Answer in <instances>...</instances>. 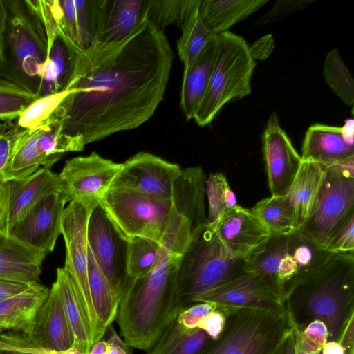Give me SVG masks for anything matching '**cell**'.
Listing matches in <instances>:
<instances>
[{
  "instance_id": "cell-1",
  "label": "cell",
  "mask_w": 354,
  "mask_h": 354,
  "mask_svg": "<svg viewBox=\"0 0 354 354\" xmlns=\"http://www.w3.org/2000/svg\"><path fill=\"white\" fill-rule=\"evenodd\" d=\"M71 55L69 93L54 114L64 134L85 145L147 122L163 100L174 60L163 30L146 15L122 40L95 41Z\"/></svg>"
},
{
  "instance_id": "cell-2",
  "label": "cell",
  "mask_w": 354,
  "mask_h": 354,
  "mask_svg": "<svg viewBox=\"0 0 354 354\" xmlns=\"http://www.w3.org/2000/svg\"><path fill=\"white\" fill-rule=\"evenodd\" d=\"M183 253L164 239L153 268L128 281L115 320L124 342L131 348L149 350L180 313L177 277Z\"/></svg>"
},
{
  "instance_id": "cell-3",
  "label": "cell",
  "mask_w": 354,
  "mask_h": 354,
  "mask_svg": "<svg viewBox=\"0 0 354 354\" xmlns=\"http://www.w3.org/2000/svg\"><path fill=\"white\" fill-rule=\"evenodd\" d=\"M285 306L295 329L301 330L319 319L328 328V341L337 340L354 317L353 252L334 253L317 270L288 290Z\"/></svg>"
},
{
  "instance_id": "cell-4",
  "label": "cell",
  "mask_w": 354,
  "mask_h": 354,
  "mask_svg": "<svg viewBox=\"0 0 354 354\" xmlns=\"http://www.w3.org/2000/svg\"><path fill=\"white\" fill-rule=\"evenodd\" d=\"M0 77L39 97L48 56L44 26L30 0H4Z\"/></svg>"
},
{
  "instance_id": "cell-5",
  "label": "cell",
  "mask_w": 354,
  "mask_h": 354,
  "mask_svg": "<svg viewBox=\"0 0 354 354\" xmlns=\"http://www.w3.org/2000/svg\"><path fill=\"white\" fill-rule=\"evenodd\" d=\"M333 254L299 230L270 234L245 258L244 270L257 276L285 302L288 290L317 270Z\"/></svg>"
},
{
  "instance_id": "cell-6",
  "label": "cell",
  "mask_w": 354,
  "mask_h": 354,
  "mask_svg": "<svg viewBox=\"0 0 354 354\" xmlns=\"http://www.w3.org/2000/svg\"><path fill=\"white\" fill-rule=\"evenodd\" d=\"M245 259L223 245L207 224L194 234L182 255L177 277L180 312L194 299L234 278L244 270Z\"/></svg>"
},
{
  "instance_id": "cell-7",
  "label": "cell",
  "mask_w": 354,
  "mask_h": 354,
  "mask_svg": "<svg viewBox=\"0 0 354 354\" xmlns=\"http://www.w3.org/2000/svg\"><path fill=\"white\" fill-rule=\"evenodd\" d=\"M255 65L243 37L228 30L218 34L216 54L208 85L193 118L198 126L210 124L229 102L251 93Z\"/></svg>"
},
{
  "instance_id": "cell-8",
  "label": "cell",
  "mask_w": 354,
  "mask_h": 354,
  "mask_svg": "<svg viewBox=\"0 0 354 354\" xmlns=\"http://www.w3.org/2000/svg\"><path fill=\"white\" fill-rule=\"evenodd\" d=\"M223 307L224 329L201 354H272L292 328L286 308L266 311Z\"/></svg>"
},
{
  "instance_id": "cell-9",
  "label": "cell",
  "mask_w": 354,
  "mask_h": 354,
  "mask_svg": "<svg viewBox=\"0 0 354 354\" xmlns=\"http://www.w3.org/2000/svg\"><path fill=\"white\" fill-rule=\"evenodd\" d=\"M323 167L324 176L312 212L298 230L327 248L337 231L354 215V158Z\"/></svg>"
},
{
  "instance_id": "cell-10",
  "label": "cell",
  "mask_w": 354,
  "mask_h": 354,
  "mask_svg": "<svg viewBox=\"0 0 354 354\" xmlns=\"http://www.w3.org/2000/svg\"><path fill=\"white\" fill-rule=\"evenodd\" d=\"M99 204L128 240L139 236L161 245L174 212L171 200L129 189H109Z\"/></svg>"
},
{
  "instance_id": "cell-11",
  "label": "cell",
  "mask_w": 354,
  "mask_h": 354,
  "mask_svg": "<svg viewBox=\"0 0 354 354\" xmlns=\"http://www.w3.org/2000/svg\"><path fill=\"white\" fill-rule=\"evenodd\" d=\"M99 204L95 201H72L64 210L61 230L66 246L64 268L72 276L77 288L93 344L102 339L89 290L87 229L90 216Z\"/></svg>"
},
{
  "instance_id": "cell-12",
  "label": "cell",
  "mask_w": 354,
  "mask_h": 354,
  "mask_svg": "<svg viewBox=\"0 0 354 354\" xmlns=\"http://www.w3.org/2000/svg\"><path fill=\"white\" fill-rule=\"evenodd\" d=\"M30 3L42 21L47 40L59 35L71 53L87 49L95 41L98 0H43Z\"/></svg>"
},
{
  "instance_id": "cell-13",
  "label": "cell",
  "mask_w": 354,
  "mask_h": 354,
  "mask_svg": "<svg viewBox=\"0 0 354 354\" xmlns=\"http://www.w3.org/2000/svg\"><path fill=\"white\" fill-rule=\"evenodd\" d=\"M87 238L93 258L120 301L131 279L127 274L129 240L118 231L100 204L90 216Z\"/></svg>"
},
{
  "instance_id": "cell-14",
  "label": "cell",
  "mask_w": 354,
  "mask_h": 354,
  "mask_svg": "<svg viewBox=\"0 0 354 354\" xmlns=\"http://www.w3.org/2000/svg\"><path fill=\"white\" fill-rule=\"evenodd\" d=\"M122 163L104 158L96 152L66 161L58 174L60 186L68 202L95 201L110 189L120 172Z\"/></svg>"
},
{
  "instance_id": "cell-15",
  "label": "cell",
  "mask_w": 354,
  "mask_h": 354,
  "mask_svg": "<svg viewBox=\"0 0 354 354\" xmlns=\"http://www.w3.org/2000/svg\"><path fill=\"white\" fill-rule=\"evenodd\" d=\"M179 165L148 152H139L122 163L110 189H129L158 198L171 200Z\"/></svg>"
},
{
  "instance_id": "cell-16",
  "label": "cell",
  "mask_w": 354,
  "mask_h": 354,
  "mask_svg": "<svg viewBox=\"0 0 354 354\" xmlns=\"http://www.w3.org/2000/svg\"><path fill=\"white\" fill-rule=\"evenodd\" d=\"M19 333L31 346L48 353H61L74 347L75 336L55 283L25 330Z\"/></svg>"
},
{
  "instance_id": "cell-17",
  "label": "cell",
  "mask_w": 354,
  "mask_h": 354,
  "mask_svg": "<svg viewBox=\"0 0 354 354\" xmlns=\"http://www.w3.org/2000/svg\"><path fill=\"white\" fill-rule=\"evenodd\" d=\"M68 202L62 189L50 192L40 199L8 234L21 243L48 254L54 250L62 234L64 205Z\"/></svg>"
},
{
  "instance_id": "cell-18",
  "label": "cell",
  "mask_w": 354,
  "mask_h": 354,
  "mask_svg": "<svg viewBox=\"0 0 354 354\" xmlns=\"http://www.w3.org/2000/svg\"><path fill=\"white\" fill-rule=\"evenodd\" d=\"M263 155L272 196H286L302 164L288 136L273 113L263 135Z\"/></svg>"
},
{
  "instance_id": "cell-19",
  "label": "cell",
  "mask_w": 354,
  "mask_h": 354,
  "mask_svg": "<svg viewBox=\"0 0 354 354\" xmlns=\"http://www.w3.org/2000/svg\"><path fill=\"white\" fill-rule=\"evenodd\" d=\"M197 302L266 311L286 309L283 300L273 294L257 276L244 270L223 284L196 297L194 304Z\"/></svg>"
},
{
  "instance_id": "cell-20",
  "label": "cell",
  "mask_w": 354,
  "mask_h": 354,
  "mask_svg": "<svg viewBox=\"0 0 354 354\" xmlns=\"http://www.w3.org/2000/svg\"><path fill=\"white\" fill-rule=\"evenodd\" d=\"M214 228L225 248L244 259L271 234L250 209L239 205L229 208Z\"/></svg>"
},
{
  "instance_id": "cell-21",
  "label": "cell",
  "mask_w": 354,
  "mask_h": 354,
  "mask_svg": "<svg viewBox=\"0 0 354 354\" xmlns=\"http://www.w3.org/2000/svg\"><path fill=\"white\" fill-rule=\"evenodd\" d=\"M206 180L201 167H192L181 169L173 185L174 210L189 223L192 234L207 224L205 211Z\"/></svg>"
},
{
  "instance_id": "cell-22",
  "label": "cell",
  "mask_w": 354,
  "mask_h": 354,
  "mask_svg": "<svg viewBox=\"0 0 354 354\" xmlns=\"http://www.w3.org/2000/svg\"><path fill=\"white\" fill-rule=\"evenodd\" d=\"M145 8L146 0H98L95 41L125 38L145 16Z\"/></svg>"
},
{
  "instance_id": "cell-23",
  "label": "cell",
  "mask_w": 354,
  "mask_h": 354,
  "mask_svg": "<svg viewBox=\"0 0 354 354\" xmlns=\"http://www.w3.org/2000/svg\"><path fill=\"white\" fill-rule=\"evenodd\" d=\"M7 182L9 189L7 234L40 199L61 189L58 174L42 167L26 177Z\"/></svg>"
},
{
  "instance_id": "cell-24",
  "label": "cell",
  "mask_w": 354,
  "mask_h": 354,
  "mask_svg": "<svg viewBox=\"0 0 354 354\" xmlns=\"http://www.w3.org/2000/svg\"><path fill=\"white\" fill-rule=\"evenodd\" d=\"M301 158L302 161L331 166L354 158V147L344 141L340 127L314 124L306 132Z\"/></svg>"
},
{
  "instance_id": "cell-25",
  "label": "cell",
  "mask_w": 354,
  "mask_h": 354,
  "mask_svg": "<svg viewBox=\"0 0 354 354\" xmlns=\"http://www.w3.org/2000/svg\"><path fill=\"white\" fill-rule=\"evenodd\" d=\"M42 127L35 129H21L12 146L5 170V181L26 177L41 167L50 169L58 160L46 157L40 151L39 138Z\"/></svg>"
},
{
  "instance_id": "cell-26",
  "label": "cell",
  "mask_w": 354,
  "mask_h": 354,
  "mask_svg": "<svg viewBox=\"0 0 354 354\" xmlns=\"http://www.w3.org/2000/svg\"><path fill=\"white\" fill-rule=\"evenodd\" d=\"M216 50L217 38L203 50L192 66L183 74L180 103L187 120L194 118L206 91Z\"/></svg>"
},
{
  "instance_id": "cell-27",
  "label": "cell",
  "mask_w": 354,
  "mask_h": 354,
  "mask_svg": "<svg viewBox=\"0 0 354 354\" xmlns=\"http://www.w3.org/2000/svg\"><path fill=\"white\" fill-rule=\"evenodd\" d=\"M324 172L325 169L322 165L302 161L299 172L286 194L294 211L296 230L305 223L312 212Z\"/></svg>"
},
{
  "instance_id": "cell-28",
  "label": "cell",
  "mask_w": 354,
  "mask_h": 354,
  "mask_svg": "<svg viewBox=\"0 0 354 354\" xmlns=\"http://www.w3.org/2000/svg\"><path fill=\"white\" fill-rule=\"evenodd\" d=\"M266 3V0H201L199 10L207 27L218 35L227 31Z\"/></svg>"
},
{
  "instance_id": "cell-29",
  "label": "cell",
  "mask_w": 354,
  "mask_h": 354,
  "mask_svg": "<svg viewBox=\"0 0 354 354\" xmlns=\"http://www.w3.org/2000/svg\"><path fill=\"white\" fill-rule=\"evenodd\" d=\"M200 2L201 0H194L180 24L182 33L177 40V50L183 64V73L192 66L199 55L216 39L218 35L211 31L202 19Z\"/></svg>"
},
{
  "instance_id": "cell-30",
  "label": "cell",
  "mask_w": 354,
  "mask_h": 354,
  "mask_svg": "<svg viewBox=\"0 0 354 354\" xmlns=\"http://www.w3.org/2000/svg\"><path fill=\"white\" fill-rule=\"evenodd\" d=\"M48 290L37 283L19 295L0 301V333H23Z\"/></svg>"
},
{
  "instance_id": "cell-31",
  "label": "cell",
  "mask_w": 354,
  "mask_h": 354,
  "mask_svg": "<svg viewBox=\"0 0 354 354\" xmlns=\"http://www.w3.org/2000/svg\"><path fill=\"white\" fill-rule=\"evenodd\" d=\"M54 283L59 292L75 336V342L73 348L88 354L93 346L92 337L79 301L75 281L70 273L63 267L57 268Z\"/></svg>"
},
{
  "instance_id": "cell-32",
  "label": "cell",
  "mask_w": 354,
  "mask_h": 354,
  "mask_svg": "<svg viewBox=\"0 0 354 354\" xmlns=\"http://www.w3.org/2000/svg\"><path fill=\"white\" fill-rule=\"evenodd\" d=\"M211 340L198 328L183 327L176 317L146 354H201Z\"/></svg>"
},
{
  "instance_id": "cell-33",
  "label": "cell",
  "mask_w": 354,
  "mask_h": 354,
  "mask_svg": "<svg viewBox=\"0 0 354 354\" xmlns=\"http://www.w3.org/2000/svg\"><path fill=\"white\" fill-rule=\"evenodd\" d=\"M73 69L72 55L59 35L48 43L39 97L60 92L66 88Z\"/></svg>"
},
{
  "instance_id": "cell-34",
  "label": "cell",
  "mask_w": 354,
  "mask_h": 354,
  "mask_svg": "<svg viewBox=\"0 0 354 354\" xmlns=\"http://www.w3.org/2000/svg\"><path fill=\"white\" fill-rule=\"evenodd\" d=\"M88 278L92 302L99 327L103 335L116 319L119 300L100 270L89 248L88 250Z\"/></svg>"
},
{
  "instance_id": "cell-35",
  "label": "cell",
  "mask_w": 354,
  "mask_h": 354,
  "mask_svg": "<svg viewBox=\"0 0 354 354\" xmlns=\"http://www.w3.org/2000/svg\"><path fill=\"white\" fill-rule=\"evenodd\" d=\"M250 209L271 234H287L296 230L294 211L286 195L263 198Z\"/></svg>"
},
{
  "instance_id": "cell-36",
  "label": "cell",
  "mask_w": 354,
  "mask_h": 354,
  "mask_svg": "<svg viewBox=\"0 0 354 354\" xmlns=\"http://www.w3.org/2000/svg\"><path fill=\"white\" fill-rule=\"evenodd\" d=\"M38 143L44 155L57 160L64 153L80 151L85 146L82 137L70 136L62 133V123L54 113L42 126Z\"/></svg>"
},
{
  "instance_id": "cell-37",
  "label": "cell",
  "mask_w": 354,
  "mask_h": 354,
  "mask_svg": "<svg viewBox=\"0 0 354 354\" xmlns=\"http://www.w3.org/2000/svg\"><path fill=\"white\" fill-rule=\"evenodd\" d=\"M162 245L143 237L136 236L129 240L127 274L137 279L148 274L155 266Z\"/></svg>"
},
{
  "instance_id": "cell-38",
  "label": "cell",
  "mask_w": 354,
  "mask_h": 354,
  "mask_svg": "<svg viewBox=\"0 0 354 354\" xmlns=\"http://www.w3.org/2000/svg\"><path fill=\"white\" fill-rule=\"evenodd\" d=\"M324 77L339 98L348 106L354 103L353 78L343 62L339 50H330L326 55L324 64Z\"/></svg>"
},
{
  "instance_id": "cell-39",
  "label": "cell",
  "mask_w": 354,
  "mask_h": 354,
  "mask_svg": "<svg viewBox=\"0 0 354 354\" xmlns=\"http://www.w3.org/2000/svg\"><path fill=\"white\" fill-rule=\"evenodd\" d=\"M38 97L21 86L0 77V121L17 120Z\"/></svg>"
},
{
  "instance_id": "cell-40",
  "label": "cell",
  "mask_w": 354,
  "mask_h": 354,
  "mask_svg": "<svg viewBox=\"0 0 354 354\" xmlns=\"http://www.w3.org/2000/svg\"><path fill=\"white\" fill-rule=\"evenodd\" d=\"M46 254L26 245L8 234L0 232L1 266H41Z\"/></svg>"
},
{
  "instance_id": "cell-41",
  "label": "cell",
  "mask_w": 354,
  "mask_h": 354,
  "mask_svg": "<svg viewBox=\"0 0 354 354\" xmlns=\"http://www.w3.org/2000/svg\"><path fill=\"white\" fill-rule=\"evenodd\" d=\"M69 91L60 92L39 97L33 101L17 119V124L22 129H35L44 125L58 108Z\"/></svg>"
},
{
  "instance_id": "cell-42",
  "label": "cell",
  "mask_w": 354,
  "mask_h": 354,
  "mask_svg": "<svg viewBox=\"0 0 354 354\" xmlns=\"http://www.w3.org/2000/svg\"><path fill=\"white\" fill-rule=\"evenodd\" d=\"M194 0H146L147 17L163 30L171 24L180 26Z\"/></svg>"
},
{
  "instance_id": "cell-43",
  "label": "cell",
  "mask_w": 354,
  "mask_h": 354,
  "mask_svg": "<svg viewBox=\"0 0 354 354\" xmlns=\"http://www.w3.org/2000/svg\"><path fill=\"white\" fill-rule=\"evenodd\" d=\"M232 189L221 173L211 174L206 180L205 194L208 201L207 225L214 227L229 209L227 197Z\"/></svg>"
},
{
  "instance_id": "cell-44",
  "label": "cell",
  "mask_w": 354,
  "mask_h": 354,
  "mask_svg": "<svg viewBox=\"0 0 354 354\" xmlns=\"http://www.w3.org/2000/svg\"><path fill=\"white\" fill-rule=\"evenodd\" d=\"M297 339V349L304 354H321L328 339V331L324 322L314 319L301 330L292 327Z\"/></svg>"
},
{
  "instance_id": "cell-45",
  "label": "cell",
  "mask_w": 354,
  "mask_h": 354,
  "mask_svg": "<svg viewBox=\"0 0 354 354\" xmlns=\"http://www.w3.org/2000/svg\"><path fill=\"white\" fill-rule=\"evenodd\" d=\"M0 354H50L31 346L18 332L0 333Z\"/></svg>"
},
{
  "instance_id": "cell-46",
  "label": "cell",
  "mask_w": 354,
  "mask_h": 354,
  "mask_svg": "<svg viewBox=\"0 0 354 354\" xmlns=\"http://www.w3.org/2000/svg\"><path fill=\"white\" fill-rule=\"evenodd\" d=\"M6 121L0 123V181H5V170L8 162L14 140L22 129L17 122Z\"/></svg>"
},
{
  "instance_id": "cell-47",
  "label": "cell",
  "mask_w": 354,
  "mask_h": 354,
  "mask_svg": "<svg viewBox=\"0 0 354 354\" xmlns=\"http://www.w3.org/2000/svg\"><path fill=\"white\" fill-rule=\"evenodd\" d=\"M217 305L209 302H197L180 311L176 316L178 323L187 329L197 328L199 322L213 312Z\"/></svg>"
},
{
  "instance_id": "cell-48",
  "label": "cell",
  "mask_w": 354,
  "mask_h": 354,
  "mask_svg": "<svg viewBox=\"0 0 354 354\" xmlns=\"http://www.w3.org/2000/svg\"><path fill=\"white\" fill-rule=\"evenodd\" d=\"M312 2V0H279L257 24H264L279 21L290 13L305 8Z\"/></svg>"
},
{
  "instance_id": "cell-49",
  "label": "cell",
  "mask_w": 354,
  "mask_h": 354,
  "mask_svg": "<svg viewBox=\"0 0 354 354\" xmlns=\"http://www.w3.org/2000/svg\"><path fill=\"white\" fill-rule=\"evenodd\" d=\"M327 249L334 253L354 252V215L337 231Z\"/></svg>"
},
{
  "instance_id": "cell-50",
  "label": "cell",
  "mask_w": 354,
  "mask_h": 354,
  "mask_svg": "<svg viewBox=\"0 0 354 354\" xmlns=\"http://www.w3.org/2000/svg\"><path fill=\"white\" fill-rule=\"evenodd\" d=\"M225 323V309L223 306H217L213 312L199 322L197 328L204 330L212 340H214L223 332Z\"/></svg>"
},
{
  "instance_id": "cell-51",
  "label": "cell",
  "mask_w": 354,
  "mask_h": 354,
  "mask_svg": "<svg viewBox=\"0 0 354 354\" xmlns=\"http://www.w3.org/2000/svg\"><path fill=\"white\" fill-rule=\"evenodd\" d=\"M37 283H29L21 281L0 278V301L19 295Z\"/></svg>"
},
{
  "instance_id": "cell-52",
  "label": "cell",
  "mask_w": 354,
  "mask_h": 354,
  "mask_svg": "<svg viewBox=\"0 0 354 354\" xmlns=\"http://www.w3.org/2000/svg\"><path fill=\"white\" fill-rule=\"evenodd\" d=\"M274 46V39L271 35L264 36L249 46L250 53L255 60L265 59L272 53Z\"/></svg>"
},
{
  "instance_id": "cell-53",
  "label": "cell",
  "mask_w": 354,
  "mask_h": 354,
  "mask_svg": "<svg viewBox=\"0 0 354 354\" xmlns=\"http://www.w3.org/2000/svg\"><path fill=\"white\" fill-rule=\"evenodd\" d=\"M9 199L8 182L0 181V232L7 234V218Z\"/></svg>"
},
{
  "instance_id": "cell-54",
  "label": "cell",
  "mask_w": 354,
  "mask_h": 354,
  "mask_svg": "<svg viewBox=\"0 0 354 354\" xmlns=\"http://www.w3.org/2000/svg\"><path fill=\"white\" fill-rule=\"evenodd\" d=\"M337 341L342 344L345 354H354V317L347 322Z\"/></svg>"
},
{
  "instance_id": "cell-55",
  "label": "cell",
  "mask_w": 354,
  "mask_h": 354,
  "mask_svg": "<svg viewBox=\"0 0 354 354\" xmlns=\"http://www.w3.org/2000/svg\"><path fill=\"white\" fill-rule=\"evenodd\" d=\"M296 335L293 328L272 354H297Z\"/></svg>"
},
{
  "instance_id": "cell-56",
  "label": "cell",
  "mask_w": 354,
  "mask_h": 354,
  "mask_svg": "<svg viewBox=\"0 0 354 354\" xmlns=\"http://www.w3.org/2000/svg\"><path fill=\"white\" fill-rule=\"evenodd\" d=\"M341 133L344 141L349 145L353 146L354 121L353 119L345 120L342 127H340Z\"/></svg>"
},
{
  "instance_id": "cell-57",
  "label": "cell",
  "mask_w": 354,
  "mask_h": 354,
  "mask_svg": "<svg viewBox=\"0 0 354 354\" xmlns=\"http://www.w3.org/2000/svg\"><path fill=\"white\" fill-rule=\"evenodd\" d=\"M106 333L111 335L118 348V354H131V347L125 344V342L118 336L115 330L111 325L106 330Z\"/></svg>"
},
{
  "instance_id": "cell-58",
  "label": "cell",
  "mask_w": 354,
  "mask_h": 354,
  "mask_svg": "<svg viewBox=\"0 0 354 354\" xmlns=\"http://www.w3.org/2000/svg\"><path fill=\"white\" fill-rule=\"evenodd\" d=\"M321 354H345V352L338 341L329 340L324 345Z\"/></svg>"
},
{
  "instance_id": "cell-59",
  "label": "cell",
  "mask_w": 354,
  "mask_h": 354,
  "mask_svg": "<svg viewBox=\"0 0 354 354\" xmlns=\"http://www.w3.org/2000/svg\"><path fill=\"white\" fill-rule=\"evenodd\" d=\"M108 344L105 339H101L93 344L88 354H107Z\"/></svg>"
},
{
  "instance_id": "cell-60",
  "label": "cell",
  "mask_w": 354,
  "mask_h": 354,
  "mask_svg": "<svg viewBox=\"0 0 354 354\" xmlns=\"http://www.w3.org/2000/svg\"><path fill=\"white\" fill-rule=\"evenodd\" d=\"M6 20V8L4 0H0V35L3 33Z\"/></svg>"
},
{
  "instance_id": "cell-61",
  "label": "cell",
  "mask_w": 354,
  "mask_h": 354,
  "mask_svg": "<svg viewBox=\"0 0 354 354\" xmlns=\"http://www.w3.org/2000/svg\"><path fill=\"white\" fill-rule=\"evenodd\" d=\"M50 354H86V353H82L80 351H78L77 349L73 348L70 350H68V351H66L64 352L57 353H50Z\"/></svg>"
},
{
  "instance_id": "cell-62",
  "label": "cell",
  "mask_w": 354,
  "mask_h": 354,
  "mask_svg": "<svg viewBox=\"0 0 354 354\" xmlns=\"http://www.w3.org/2000/svg\"><path fill=\"white\" fill-rule=\"evenodd\" d=\"M2 55V34L0 35V61Z\"/></svg>"
},
{
  "instance_id": "cell-63",
  "label": "cell",
  "mask_w": 354,
  "mask_h": 354,
  "mask_svg": "<svg viewBox=\"0 0 354 354\" xmlns=\"http://www.w3.org/2000/svg\"><path fill=\"white\" fill-rule=\"evenodd\" d=\"M297 354H304V353H301V352H299V351H298V353H297Z\"/></svg>"
},
{
  "instance_id": "cell-64",
  "label": "cell",
  "mask_w": 354,
  "mask_h": 354,
  "mask_svg": "<svg viewBox=\"0 0 354 354\" xmlns=\"http://www.w3.org/2000/svg\"><path fill=\"white\" fill-rule=\"evenodd\" d=\"M0 122H1V121H0Z\"/></svg>"
}]
</instances>
